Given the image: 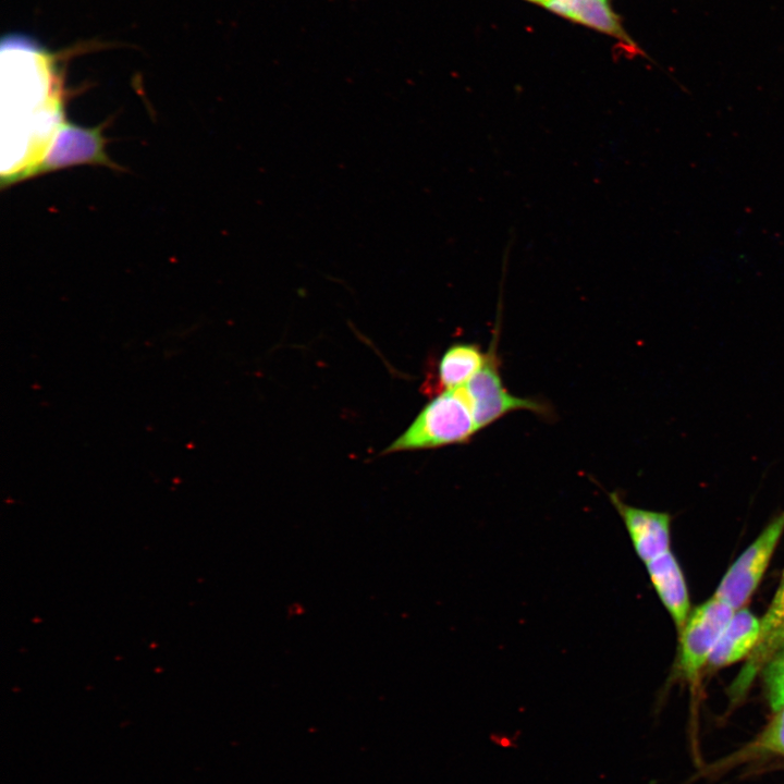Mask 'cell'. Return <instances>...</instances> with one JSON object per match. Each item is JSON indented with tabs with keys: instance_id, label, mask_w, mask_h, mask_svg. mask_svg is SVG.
Masks as SVG:
<instances>
[{
	"instance_id": "4",
	"label": "cell",
	"mask_w": 784,
	"mask_h": 784,
	"mask_svg": "<svg viewBox=\"0 0 784 784\" xmlns=\"http://www.w3.org/2000/svg\"><path fill=\"white\" fill-rule=\"evenodd\" d=\"M734 612L714 596L690 611L679 629L678 647V667L687 681L699 678Z\"/></svg>"
},
{
	"instance_id": "5",
	"label": "cell",
	"mask_w": 784,
	"mask_h": 784,
	"mask_svg": "<svg viewBox=\"0 0 784 784\" xmlns=\"http://www.w3.org/2000/svg\"><path fill=\"white\" fill-rule=\"evenodd\" d=\"M784 532V512L774 517L730 566L714 597L734 610L743 608L761 581Z\"/></svg>"
},
{
	"instance_id": "10",
	"label": "cell",
	"mask_w": 784,
	"mask_h": 784,
	"mask_svg": "<svg viewBox=\"0 0 784 784\" xmlns=\"http://www.w3.org/2000/svg\"><path fill=\"white\" fill-rule=\"evenodd\" d=\"M543 7L563 17L612 36L636 50L634 41L622 27L608 0H547Z\"/></svg>"
},
{
	"instance_id": "13",
	"label": "cell",
	"mask_w": 784,
	"mask_h": 784,
	"mask_svg": "<svg viewBox=\"0 0 784 784\" xmlns=\"http://www.w3.org/2000/svg\"><path fill=\"white\" fill-rule=\"evenodd\" d=\"M762 675L769 703L776 711L784 706V645L765 664Z\"/></svg>"
},
{
	"instance_id": "7",
	"label": "cell",
	"mask_w": 784,
	"mask_h": 784,
	"mask_svg": "<svg viewBox=\"0 0 784 784\" xmlns=\"http://www.w3.org/2000/svg\"><path fill=\"white\" fill-rule=\"evenodd\" d=\"M609 498L624 522L636 553L645 563L670 551L671 516L667 513L632 506L616 492H611Z\"/></svg>"
},
{
	"instance_id": "1",
	"label": "cell",
	"mask_w": 784,
	"mask_h": 784,
	"mask_svg": "<svg viewBox=\"0 0 784 784\" xmlns=\"http://www.w3.org/2000/svg\"><path fill=\"white\" fill-rule=\"evenodd\" d=\"M479 431L461 388L430 401L411 426L383 452L395 453L468 442Z\"/></svg>"
},
{
	"instance_id": "3",
	"label": "cell",
	"mask_w": 784,
	"mask_h": 784,
	"mask_svg": "<svg viewBox=\"0 0 784 784\" xmlns=\"http://www.w3.org/2000/svg\"><path fill=\"white\" fill-rule=\"evenodd\" d=\"M479 430L515 411H529L548 416L546 403L531 397L512 394L504 385L501 373L497 341L493 339L480 370L462 387Z\"/></svg>"
},
{
	"instance_id": "14",
	"label": "cell",
	"mask_w": 784,
	"mask_h": 784,
	"mask_svg": "<svg viewBox=\"0 0 784 784\" xmlns=\"http://www.w3.org/2000/svg\"><path fill=\"white\" fill-rule=\"evenodd\" d=\"M543 5L547 0H527Z\"/></svg>"
},
{
	"instance_id": "11",
	"label": "cell",
	"mask_w": 784,
	"mask_h": 784,
	"mask_svg": "<svg viewBox=\"0 0 784 784\" xmlns=\"http://www.w3.org/2000/svg\"><path fill=\"white\" fill-rule=\"evenodd\" d=\"M487 353L475 343H455L438 365V383L443 391L465 385L483 366Z\"/></svg>"
},
{
	"instance_id": "8",
	"label": "cell",
	"mask_w": 784,
	"mask_h": 784,
	"mask_svg": "<svg viewBox=\"0 0 784 784\" xmlns=\"http://www.w3.org/2000/svg\"><path fill=\"white\" fill-rule=\"evenodd\" d=\"M650 580L678 630L689 613V596L684 574L674 554L667 551L646 563Z\"/></svg>"
},
{
	"instance_id": "2",
	"label": "cell",
	"mask_w": 784,
	"mask_h": 784,
	"mask_svg": "<svg viewBox=\"0 0 784 784\" xmlns=\"http://www.w3.org/2000/svg\"><path fill=\"white\" fill-rule=\"evenodd\" d=\"M102 126L103 124L85 127L62 120L42 155L17 171L3 174L2 187L74 166L90 164L119 169L106 152Z\"/></svg>"
},
{
	"instance_id": "12",
	"label": "cell",
	"mask_w": 784,
	"mask_h": 784,
	"mask_svg": "<svg viewBox=\"0 0 784 784\" xmlns=\"http://www.w3.org/2000/svg\"><path fill=\"white\" fill-rule=\"evenodd\" d=\"M775 712L758 737L737 755L738 760L760 755L784 756V706Z\"/></svg>"
},
{
	"instance_id": "9",
	"label": "cell",
	"mask_w": 784,
	"mask_h": 784,
	"mask_svg": "<svg viewBox=\"0 0 784 784\" xmlns=\"http://www.w3.org/2000/svg\"><path fill=\"white\" fill-rule=\"evenodd\" d=\"M761 628V620L750 610H735L708 661V666L719 669L747 658L755 648Z\"/></svg>"
},
{
	"instance_id": "6",
	"label": "cell",
	"mask_w": 784,
	"mask_h": 784,
	"mask_svg": "<svg viewBox=\"0 0 784 784\" xmlns=\"http://www.w3.org/2000/svg\"><path fill=\"white\" fill-rule=\"evenodd\" d=\"M784 645V572L775 596L761 618L758 641L730 687L733 700L745 696L758 673Z\"/></svg>"
}]
</instances>
